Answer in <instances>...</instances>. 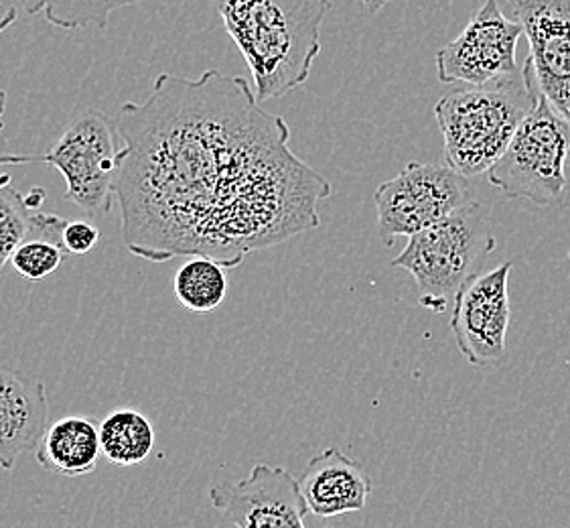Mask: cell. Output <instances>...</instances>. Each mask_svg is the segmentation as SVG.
Segmentation results:
<instances>
[{
    "label": "cell",
    "instance_id": "5b68a950",
    "mask_svg": "<svg viewBox=\"0 0 570 528\" xmlns=\"http://www.w3.org/2000/svg\"><path fill=\"white\" fill-rule=\"evenodd\" d=\"M569 159L570 125L547 96L538 92L532 110L488 172V179L510 199L554 206L567 187Z\"/></svg>",
    "mask_w": 570,
    "mask_h": 528
},
{
    "label": "cell",
    "instance_id": "30bf717a",
    "mask_svg": "<svg viewBox=\"0 0 570 528\" xmlns=\"http://www.w3.org/2000/svg\"><path fill=\"white\" fill-rule=\"evenodd\" d=\"M209 500L236 528H305L308 515L298 480L268 463L254 466L240 482L212 486Z\"/></svg>",
    "mask_w": 570,
    "mask_h": 528
},
{
    "label": "cell",
    "instance_id": "3957f363",
    "mask_svg": "<svg viewBox=\"0 0 570 528\" xmlns=\"http://www.w3.org/2000/svg\"><path fill=\"white\" fill-rule=\"evenodd\" d=\"M538 92L525 59L524 68L503 80L445 94L434 106V116L445 140L446 165L468 179L490 172L532 110Z\"/></svg>",
    "mask_w": 570,
    "mask_h": 528
},
{
    "label": "cell",
    "instance_id": "44dd1931",
    "mask_svg": "<svg viewBox=\"0 0 570 528\" xmlns=\"http://www.w3.org/2000/svg\"><path fill=\"white\" fill-rule=\"evenodd\" d=\"M19 0H0V33H4L19 19Z\"/></svg>",
    "mask_w": 570,
    "mask_h": 528
},
{
    "label": "cell",
    "instance_id": "4fadbf2b",
    "mask_svg": "<svg viewBox=\"0 0 570 528\" xmlns=\"http://www.w3.org/2000/svg\"><path fill=\"white\" fill-rule=\"evenodd\" d=\"M298 488L308 512L333 518L364 510L372 482L360 461L345 456L342 449L327 448L305 466Z\"/></svg>",
    "mask_w": 570,
    "mask_h": 528
},
{
    "label": "cell",
    "instance_id": "277c9868",
    "mask_svg": "<svg viewBox=\"0 0 570 528\" xmlns=\"http://www.w3.org/2000/svg\"><path fill=\"white\" fill-rule=\"evenodd\" d=\"M493 248L490 207L471 199L449 218L411 236L392 266L411 273L424 310L445 313L456 291L475 275V268Z\"/></svg>",
    "mask_w": 570,
    "mask_h": 528
},
{
    "label": "cell",
    "instance_id": "5bb4252c",
    "mask_svg": "<svg viewBox=\"0 0 570 528\" xmlns=\"http://www.w3.org/2000/svg\"><path fill=\"white\" fill-rule=\"evenodd\" d=\"M39 466L63 478L90 476L102 458L100 426L91 417L69 414L47 426L35 449Z\"/></svg>",
    "mask_w": 570,
    "mask_h": 528
},
{
    "label": "cell",
    "instance_id": "d6986e66",
    "mask_svg": "<svg viewBox=\"0 0 570 528\" xmlns=\"http://www.w3.org/2000/svg\"><path fill=\"white\" fill-rule=\"evenodd\" d=\"M9 173L0 175V271L11 263L17 246L27 238L33 209L24 204L23 194L11 187Z\"/></svg>",
    "mask_w": 570,
    "mask_h": 528
},
{
    "label": "cell",
    "instance_id": "ba28073f",
    "mask_svg": "<svg viewBox=\"0 0 570 528\" xmlns=\"http://www.w3.org/2000/svg\"><path fill=\"white\" fill-rule=\"evenodd\" d=\"M522 35L524 25L505 17L500 0H485L459 37L439 49V80L483 86L518 74L515 49Z\"/></svg>",
    "mask_w": 570,
    "mask_h": 528
},
{
    "label": "cell",
    "instance_id": "d4e9b609",
    "mask_svg": "<svg viewBox=\"0 0 570 528\" xmlns=\"http://www.w3.org/2000/svg\"><path fill=\"white\" fill-rule=\"evenodd\" d=\"M4 110H7V92L0 90V130L4 128Z\"/></svg>",
    "mask_w": 570,
    "mask_h": 528
},
{
    "label": "cell",
    "instance_id": "7a4b0ae2",
    "mask_svg": "<svg viewBox=\"0 0 570 528\" xmlns=\"http://www.w3.org/2000/svg\"><path fill=\"white\" fill-rule=\"evenodd\" d=\"M214 9L250 68L258 102L308 80L330 0H214Z\"/></svg>",
    "mask_w": 570,
    "mask_h": 528
},
{
    "label": "cell",
    "instance_id": "9c48e42d",
    "mask_svg": "<svg viewBox=\"0 0 570 528\" xmlns=\"http://www.w3.org/2000/svg\"><path fill=\"white\" fill-rule=\"evenodd\" d=\"M510 273L503 263L488 273H475L456 291L451 315V332L456 348L471 366L490 368L505 354L510 327Z\"/></svg>",
    "mask_w": 570,
    "mask_h": 528
},
{
    "label": "cell",
    "instance_id": "e0dca14e",
    "mask_svg": "<svg viewBox=\"0 0 570 528\" xmlns=\"http://www.w3.org/2000/svg\"><path fill=\"white\" fill-rule=\"evenodd\" d=\"M226 266L207 258L191 256L173 278L175 299L191 313H212L228 297Z\"/></svg>",
    "mask_w": 570,
    "mask_h": 528
},
{
    "label": "cell",
    "instance_id": "7c38bea8",
    "mask_svg": "<svg viewBox=\"0 0 570 528\" xmlns=\"http://www.w3.org/2000/svg\"><path fill=\"white\" fill-rule=\"evenodd\" d=\"M46 387L0 364V468L11 471L17 460L35 451L47 429Z\"/></svg>",
    "mask_w": 570,
    "mask_h": 528
},
{
    "label": "cell",
    "instance_id": "9a60e30c",
    "mask_svg": "<svg viewBox=\"0 0 570 528\" xmlns=\"http://www.w3.org/2000/svg\"><path fill=\"white\" fill-rule=\"evenodd\" d=\"M68 219L56 214H43L33 209L29 234L12 253V268L23 276L24 281H43L53 275L68 256L63 244V231Z\"/></svg>",
    "mask_w": 570,
    "mask_h": 528
},
{
    "label": "cell",
    "instance_id": "ffe728a7",
    "mask_svg": "<svg viewBox=\"0 0 570 528\" xmlns=\"http://www.w3.org/2000/svg\"><path fill=\"white\" fill-rule=\"evenodd\" d=\"M100 241V231L86 219H68V226L63 231V244L69 254L90 253L91 248Z\"/></svg>",
    "mask_w": 570,
    "mask_h": 528
},
{
    "label": "cell",
    "instance_id": "7402d4cb",
    "mask_svg": "<svg viewBox=\"0 0 570 528\" xmlns=\"http://www.w3.org/2000/svg\"><path fill=\"white\" fill-rule=\"evenodd\" d=\"M31 163H43V157H31V155H0V167H4V165H31Z\"/></svg>",
    "mask_w": 570,
    "mask_h": 528
},
{
    "label": "cell",
    "instance_id": "603a6c76",
    "mask_svg": "<svg viewBox=\"0 0 570 528\" xmlns=\"http://www.w3.org/2000/svg\"><path fill=\"white\" fill-rule=\"evenodd\" d=\"M46 202V189L43 187H31L29 194L24 196V204L29 206V209H41Z\"/></svg>",
    "mask_w": 570,
    "mask_h": 528
},
{
    "label": "cell",
    "instance_id": "8992f818",
    "mask_svg": "<svg viewBox=\"0 0 570 528\" xmlns=\"http://www.w3.org/2000/svg\"><path fill=\"white\" fill-rule=\"evenodd\" d=\"M116 120L102 110L86 108L69 123L43 163L56 167L66 182V199L94 218L112 209L116 179L122 163Z\"/></svg>",
    "mask_w": 570,
    "mask_h": 528
},
{
    "label": "cell",
    "instance_id": "6da1fadb",
    "mask_svg": "<svg viewBox=\"0 0 570 528\" xmlns=\"http://www.w3.org/2000/svg\"><path fill=\"white\" fill-rule=\"evenodd\" d=\"M116 128V199L138 258L207 256L234 268L321 224L331 185L291 150L285 118L263 110L244 78L160 74L145 102L122 104Z\"/></svg>",
    "mask_w": 570,
    "mask_h": 528
},
{
    "label": "cell",
    "instance_id": "cb8c5ba5",
    "mask_svg": "<svg viewBox=\"0 0 570 528\" xmlns=\"http://www.w3.org/2000/svg\"><path fill=\"white\" fill-rule=\"evenodd\" d=\"M362 7H364L365 11L374 12L382 11L386 4H390V2H394V0H357Z\"/></svg>",
    "mask_w": 570,
    "mask_h": 528
},
{
    "label": "cell",
    "instance_id": "484cf974",
    "mask_svg": "<svg viewBox=\"0 0 570 528\" xmlns=\"http://www.w3.org/2000/svg\"><path fill=\"white\" fill-rule=\"evenodd\" d=\"M327 528H331V527H327Z\"/></svg>",
    "mask_w": 570,
    "mask_h": 528
},
{
    "label": "cell",
    "instance_id": "ac0fdd59",
    "mask_svg": "<svg viewBox=\"0 0 570 528\" xmlns=\"http://www.w3.org/2000/svg\"><path fill=\"white\" fill-rule=\"evenodd\" d=\"M29 14H41L47 23L78 31L88 27L104 29L112 12L132 7L142 0H19Z\"/></svg>",
    "mask_w": 570,
    "mask_h": 528
},
{
    "label": "cell",
    "instance_id": "52a82bcc",
    "mask_svg": "<svg viewBox=\"0 0 570 528\" xmlns=\"http://www.w3.org/2000/svg\"><path fill=\"white\" fill-rule=\"evenodd\" d=\"M471 194L468 177L446 163H409L396 177L377 185V232L392 246L399 236L411 238L449 218L473 199Z\"/></svg>",
    "mask_w": 570,
    "mask_h": 528
},
{
    "label": "cell",
    "instance_id": "8fae6325",
    "mask_svg": "<svg viewBox=\"0 0 570 528\" xmlns=\"http://www.w3.org/2000/svg\"><path fill=\"white\" fill-rule=\"evenodd\" d=\"M524 25L538 90L570 125V0H508Z\"/></svg>",
    "mask_w": 570,
    "mask_h": 528
},
{
    "label": "cell",
    "instance_id": "2e32d148",
    "mask_svg": "<svg viewBox=\"0 0 570 528\" xmlns=\"http://www.w3.org/2000/svg\"><path fill=\"white\" fill-rule=\"evenodd\" d=\"M102 456L115 466H137L150 458L155 449V429L135 409L112 411L100 423Z\"/></svg>",
    "mask_w": 570,
    "mask_h": 528
}]
</instances>
